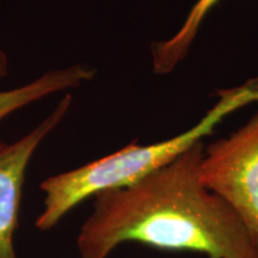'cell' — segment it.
Returning <instances> with one entry per match:
<instances>
[{
  "instance_id": "obj_3",
  "label": "cell",
  "mask_w": 258,
  "mask_h": 258,
  "mask_svg": "<svg viewBox=\"0 0 258 258\" xmlns=\"http://www.w3.org/2000/svg\"><path fill=\"white\" fill-rule=\"evenodd\" d=\"M200 179L234 209L258 239V114L205 147Z\"/></svg>"
},
{
  "instance_id": "obj_2",
  "label": "cell",
  "mask_w": 258,
  "mask_h": 258,
  "mask_svg": "<svg viewBox=\"0 0 258 258\" xmlns=\"http://www.w3.org/2000/svg\"><path fill=\"white\" fill-rule=\"evenodd\" d=\"M218 101L188 131L150 145L137 141L85 165L47 177L40 184L43 207L35 220L38 231L53 230L71 211L103 192L124 188L167 165L244 106L258 103V76L235 88L217 92Z\"/></svg>"
},
{
  "instance_id": "obj_7",
  "label": "cell",
  "mask_w": 258,
  "mask_h": 258,
  "mask_svg": "<svg viewBox=\"0 0 258 258\" xmlns=\"http://www.w3.org/2000/svg\"><path fill=\"white\" fill-rule=\"evenodd\" d=\"M10 74V59L8 53L0 48V79L6 78Z\"/></svg>"
},
{
  "instance_id": "obj_4",
  "label": "cell",
  "mask_w": 258,
  "mask_h": 258,
  "mask_svg": "<svg viewBox=\"0 0 258 258\" xmlns=\"http://www.w3.org/2000/svg\"><path fill=\"white\" fill-rule=\"evenodd\" d=\"M72 104V93H66L50 114L24 137L12 143L0 141V258H18L14 239L28 167L42 143L69 115Z\"/></svg>"
},
{
  "instance_id": "obj_5",
  "label": "cell",
  "mask_w": 258,
  "mask_h": 258,
  "mask_svg": "<svg viewBox=\"0 0 258 258\" xmlns=\"http://www.w3.org/2000/svg\"><path fill=\"white\" fill-rule=\"evenodd\" d=\"M96 70L85 63H73L42 73L31 82L0 91V122L25 106L57 92L70 91L95 78Z\"/></svg>"
},
{
  "instance_id": "obj_6",
  "label": "cell",
  "mask_w": 258,
  "mask_h": 258,
  "mask_svg": "<svg viewBox=\"0 0 258 258\" xmlns=\"http://www.w3.org/2000/svg\"><path fill=\"white\" fill-rule=\"evenodd\" d=\"M220 2L221 0H198L190 10L182 27L173 36L152 43L151 56L154 73L164 76L172 72L177 64L184 60L205 18Z\"/></svg>"
},
{
  "instance_id": "obj_1",
  "label": "cell",
  "mask_w": 258,
  "mask_h": 258,
  "mask_svg": "<svg viewBox=\"0 0 258 258\" xmlns=\"http://www.w3.org/2000/svg\"><path fill=\"white\" fill-rule=\"evenodd\" d=\"M203 141L134 184L96 196L80 227V258H109L137 243L206 258H258V239L200 179Z\"/></svg>"
}]
</instances>
